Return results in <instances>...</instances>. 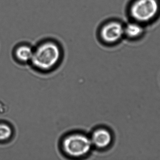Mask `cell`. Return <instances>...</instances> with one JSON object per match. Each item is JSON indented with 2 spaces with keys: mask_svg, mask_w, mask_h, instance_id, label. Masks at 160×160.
Masks as SVG:
<instances>
[{
  "mask_svg": "<svg viewBox=\"0 0 160 160\" xmlns=\"http://www.w3.org/2000/svg\"><path fill=\"white\" fill-rule=\"evenodd\" d=\"M62 50L58 43L51 40L43 41L34 49L31 62L35 67L42 70L53 68L61 59Z\"/></svg>",
  "mask_w": 160,
  "mask_h": 160,
  "instance_id": "cell-1",
  "label": "cell"
},
{
  "mask_svg": "<svg viewBox=\"0 0 160 160\" xmlns=\"http://www.w3.org/2000/svg\"><path fill=\"white\" fill-rule=\"evenodd\" d=\"M128 14L130 20L146 26L155 21L160 15V0H132Z\"/></svg>",
  "mask_w": 160,
  "mask_h": 160,
  "instance_id": "cell-2",
  "label": "cell"
},
{
  "mask_svg": "<svg viewBox=\"0 0 160 160\" xmlns=\"http://www.w3.org/2000/svg\"><path fill=\"white\" fill-rule=\"evenodd\" d=\"M92 147L90 138L81 133H73L66 137L62 147L66 154L72 157H80L88 154Z\"/></svg>",
  "mask_w": 160,
  "mask_h": 160,
  "instance_id": "cell-3",
  "label": "cell"
},
{
  "mask_svg": "<svg viewBox=\"0 0 160 160\" xmlns=\"http://www.w3.org/2000/svg\"><path fill=\"white\" fill-rule=\"evenodd\" d=\"M99 35L105 44H116L124 38V24L116 20L107 22L101 27Z\"/></svg>",
  "mask_w": 160,
  "mask_h": 160,
  "instance_id": "cell-4",
  "label": "cell"
},
{
  "mask_svg": "<svg viewBox=\"0 0 160 160\" xmlns=\"http://www.w3.org/2000/svg\"><path fill=\"white\" fill-rule=\"evenodd\" d=\"M146 33V26L130 20L124 24V38L129 40H137L142 38Z\"/></svg>",
  "mask_w": 160,
  "mask_h": 160,
  "instance_id": "cell-5",
  "label": "cell"
},
{
  "mask_svg": "<svg viewBox=\"0 0 160 160\" xmlns=\"http://www.w3.org/2000/svg\"><path fill=\"white\" fill-rule=\"evenodd\" d=\"M92 146L103 149L110 145L112 140V133L105 128H99L92 133L90 138Z\"/></svg>",
  "mask_w": 160,
  "mask_h": 160,
  "instance_id": "cell-6",
  "label": "cell"
},
{
  "mask_svg": "<svg viewBox=\"0 0 160 160\" xmlns=\"http://www.w3.org/2000/svg\"><path fill=\"white\" fill-rule=\"evenodd\" d=\"M34 49L27 45H23L18 48L16 50L17 57L22 62L31 61L33 54Z\"/></svg>",
  "mask_w": 160,
  "mask_h": 160,
  "instance_id": "cell-7",
  "label": "cell"
},
{
  "mask_svg": "<svg viewBox=\"0 0 160 160\" xmlns=\"http://www.w3.org/2000/svg\"><path fill=\"white\" fill-rule=\"evenodd\" d=\"M11 134L12 130L9 126L6 124H0V141L7 140Z\"/></svg>",
  "mask_w": 160,
  "mask_h": 160,
  "instance_id": "cell-8",
  "label": "cell"
}]
</instances>
